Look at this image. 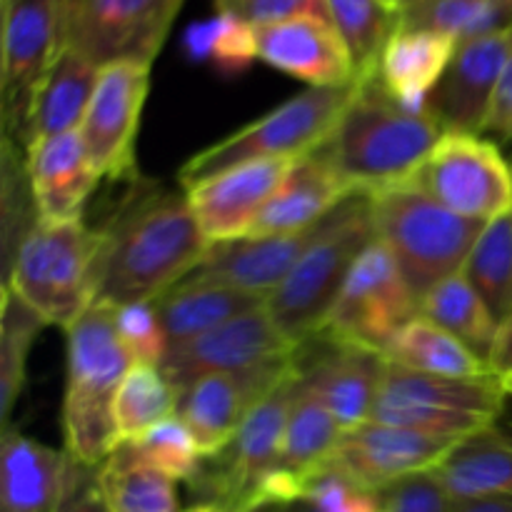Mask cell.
I'll list each match as a JSON object with an SVG mask.
<instances>
[{
    "label": "cell",
    "instance_id": "1",
    "mask_svg": "<svg viewBox=\"0 0 512 512\" xmlns=\"http://www.w3.org/2000/svg\"><path fill=\"white\" fill-rule=\"evenodd\" d=\"M95 303H155L188 278L208 253L188 195L138 175L118 213L100 228Z\"/></svg>",
    "mask_w": 512,
    "mask_h": 512
},
{
    "label": "cell",
    "instance_id": "2",
    "mask_svg": "<svg viewBox=\"0 0 512 512\" xmlns=\"http://www.w3.org/2000/svg\"><path fill=\"white\" fill-rule=\"evenodd\" d=\"M443 133L433 110L408 108L370 75L358 78L348 110L318 153L355 193L375 195L408 183Z\"/></svg>",
    "mask_w": 512,
    "mask_h": 512
},
{
    "label": "cell",
    "instance_id": "3",
    "mask_svg": "<svg viewBox=\"0 0 512 512\" xmlns=\"http://www.w3.org/2000/svg\"><path fill=\"white\" fill-rule=\"evenodd\" d=\"M65 335L68 378L63 398V450L78 463L98 468L118 448L113 405L133 360L115 330L113 305L93 303Z\"/></svg>",
    "mask_w": 512,
    "mask_h": 512
},
{
    "label": "cell",
    "instance_id": "4",
    "mask_svg": "<svg viewBox=\"0 0 512 512\" xmlns=\"http://www.w3.org/2000/svg\"><path fill=\"white\" fill-rule=\"evenodd\" d=\"M375 238L370 195H353L325 220L288 278L265 298L270 318L290 340L305 345L315 338L355 260Z\"/></svg>",
    "mask_w": 512,
    "mask_h": 512
},
{
    "label": "cell",
    "instance_id": "5",
    "mask_svg": "<svg viewBox=\"0 0 512 512\" xmlns=\"http://www.w3.org/2000/svg\"><path fill=\"white\" fill-rule=\"evenodd\" d=\"M100 228L83 218L65 223L38 220L3 273L13 288L48 325L68 330L95 303Z\"/></svg>",
    "mask_w": 512,
    "mask_h": 512
},
{
    "label": "cell",
    "instance_id": "6",
    "mask_svg": "<svg viewBox=\"0 0 512 512\" xmlns=\"http://www.w3.org/2000/svg\"><path fill=\"white\" fill-rule=\"evenodd\" d=\"M358 90V80L338 88H308L253 123L195 153L178 170L180 188L250 160H300L318 153L338 128Z\"/></svg>",
    "mask_w": 512,
    "mask_h": 512
},
{
    "label": "cell",
    "instance_id": "7",
    "mask_svg": "<svg viewBox=\"0 0 512 512\" xmlns=\"http://www.w3.org/2000/svg\"><path fill=\"white\" fill-rule=\"evenodd\" d=\"M370 203L378 240L395 255L418 303L435 285L463 273L485 228V223L460 218L408 185L380 190L370 195Z\"/></svg>",
    "mask_w": 512,
    "mask_h": 512
},
{
    "label": "cell",
    "instance_id": "8",
    "mask_svg": "<svg viewBox=\"0 0 512 512\" xmlns=\"http://www.w3.org/2000/svg\"><path fill=\"white\" fill-rule=\"evenodd\" d=\"M508 398V388L498 375L478 380L438 378L388 360L370 420L465 440L493 425L505 413Z\"/></svg>",
    "mask_w": 512,
    "mask_h": 512
},
{
    "label": "cell",
    "instance_id": "9",
    "mask_svg": "<svg viewBox=\"0 0 512 512\" xmlns=\"http://www.w3.org/2000/svg\"><path fill=\"white\" fill-rule=\"evenodd\" d=\"M420 315L398 260L375 238L355 260L315 338L388 355L395 335Z\"/></svg>",
    "mask_w": 512,
    "mask_h": 512
},
{
    "label": "cell",
    "instance_id": "10",
    "mask_svg": "<svg viewBox=\"0 0 512 512\" xmlns=\"http://www.w3.org/2000/svg\"><path fill=\"white\" fill-rule=\"evenodd\" d=\"M298 380L300 373L260 400L245 415L233 440L218 455L203 460L190 483L200 503L218 505L225 512H255L260 485L278 468Z\"/></svg>",
    "mask_w": 512,
    "mask_h": 512
},
{
    "label": "cell",
    "instance_id": "11",
    "mask_svg": "<svg viewBox=\"0 0 512 512\" xmlns=\"http://www.w3.org/2000/svg\"><path fill=\"white\" fill-rule=\"evenodd\" d=\"M185 0H60V45L98 68L158 58Z\"/></svg>",
    "mask_w": 512,
    "mask_h": 512
},
{
    "label": "cell",
    "instance_id": "12",
    "mask_svg": "<svg viewBox=\"0 0 512 512\" xmlns=\"http://www.w3.org/2000/svg\"><path fill=\"white\" fill-rule=\"evenodd\" d=\"M405 185L478 223H490L512 208V165L493 140L475 133H443Z\"/></svg>",
    "mask_w": 512,
    "mask_h": 512
},
{
    "label": "cell",
    "instance_id": "13",
    "mask_svg": "<svg viewBox=\"0 0 512 512\" xmlns=\"http://www.w3.org/2000/svg\"><path fill=\"white\" fill-rule=\"evenodd\" d=\"M60 50V0H3V140L25 155L35 95Z\"/></svg>",
    "mask_w": 512,
    "mask_h": 512
},
{
    "label": "cell",
    "instance_id": "14",
    "mask_svg": "<svg viewBox=\"0 0 512 512\" xmlns=\"http://www.w3.org/2000/svg\"><path fill=\"white\" fill-rule=\"evenodd\" d=\"M148 63L120 60L100 68L80 135L100 178L135 180V138L150 90Z\"/></svg>",
    "mask_w": 512,
    "mask_h": 512
},
{
    "label": "cell",
    "instance_id": "15",
    "mask_svg": "<svg viewBox=\"0 0 512 512\" xmlns=\"http://www.w3.org/2000/svg\"><path fill=\"white\" fill-rule=\"evenodd\" d=\"M300 350L303 345L290 340L270 318L268 308L260 305L200 338L173 345L160 370L180 393L203 375L248 373L298 358Z\"/></svg>",
    "mask_w": 512,
    "mask_h": 512
},
{
    "label": "cell",
    "instance_id": "16",
    "mask_svg": "<svg viewBox=\"0 0 512 512\" xmlns=\"http://www.w3.org/2000/svg\"><path fill=\"white\" fill-rule=\"evenodd\" d=\"M298 373L300 355L248 373L203 375L180 390L178 418L190 430L203 458H213L233 440L245 415Z\"/></svg>",
    "mask_w": 512,
    "mask_h": 512
},
{
    "label": "cell",
    "instance_id": "17",
    "mask_svg": "<svg viewBox=\"0 0 512 512\" xmlns=\"http://www.w3.org/2000/svg\"><path fill=\"white\" fill-rule=\"evenodd\" d=\"M458 443L460 440L453 438L368 420L345 430L328 468L338 470L370 493H380L408 475L438 470Z\"/></svg>",
    "mask_w": 512,
    "mask_h": 512
},
{
    "label": "cell",
    "instance_id": "18",
    "mask_svg": "<svg viewBox=\"0 0 512 512\" xmlns=\"http://www.w3.org/2000/svg\"><path fill=\"white\" fill-rule=\"evenodd\" d=\"M293 165L295 160H250L185 188L205 240L213 245L248 238L260 210L283 185Z\"/></svg>",
    "mask_w": 512,
    "mask_h": 512
},
{
    "label": "cell",
    "instance_id": "19",
    "mask_svg": "<svg viewBox=\"0 0 512 512\" xmlns=\"http://www.w3.org/2000/svg\"><path fill=\"white\" fill-rule=\"evenodd\" d=\"M512 53V28L460 43L430 95V110L445 133L483 135L495 90Z\"/></svg>",
    "mask_w": 512,
    "mask_h": 512
},
{
    "label": "cell",
    "instance_id": "20",
    "mask_svg": "<svg viewBox=\"0 0 512 512\" xmlns=\"http://www.w3.org/2000/svg\"><path fill=\"white\" fill-rule=\"evenodd\" d=\"M318 343L323 350H300V385L330 410L343 433L368 423L388 358L355 345Z\"/></svg>",
    "mask_w": 512,
    "mask_h": 512
},
{
    "label": "cell",
    "instance_id": "21",
    "mask_svg": "<svg viewBox=\"0 0 512 512\" xmlns=\"http://www.w3.org/2000/svg\"><path fill=\"white\" fill-rule=\"evenodd\" d=\"M258 58L310 88H338L358 80L353 58L333 23L320 18H290L260 25Z\"/></svg>",
    "mask_w": 512,
    "mask_h": 512
},
{
    "label": "cell",
    "instance_id": "22",
    "mask_svg": "<svg viewBox=\"0 0 512 512\" xmlns=\"http://www.w3.org/2000/svg\"><path fill=\"white\" fill-rule=\"evenodd\" d=\"M38 220L65 223L83 218V208L100 183L80 130L50 135L25 150Z\"/></svg>",
    "mask_w": 512,
    "mask_h": 512
},
{
    "label": "cell",
    "instance_id": "23",
    "mask_svg": "<svg viewBox=\"0 0 512 512\" xmlns=\"http://www.w3.org/2000/svg\"><path fill=\"white\" fill-rule=\"evenodd\" d=\"M323 223L290 235H265V238L213 243L198 268L190 273V278L233 285V288L265 300L288 278L300 255L318 238Z\"/></svg>",
    "mask_w": 512,
    "mask_h": 512
},
{
    "label": "cell",
    "instance_id": "24",
    "mask_svg": "<svg viewBox=\"0 0 512 512\" xmlns=\"http://www.w3.org/2000/svg\"><path fill=\"white\" fill-rule=\"evenodd\" d=\"M353 195H358L353 185L320 153L295 160L288 178L260 210L248 238L290 235L315 228Z\"/></svg>",
    "mask_w": 512,
    "mask_h": 512
},
{
    "label": "cell",
    "instance_id": "25",
    "mask_svg": "<svg viewBox=\"0 0 512 512\" xmlns=\"http://www.w3.org/2000/svg\"><path fill=\"white\" fill-rule=\"evenodd\" d=\"M455 50L458 40L453 35L400 25L385 45L375 75L403 105L430 108V95L438 88Z\"/></svg>",
    "mask_w": 512,
    "mask_h": 512
},
{
    "label": "cell",
    "instance_id": "26",
    "mask_svg": "<svg viewBox=\"0 0 512 512\" xmlns=\"http://www.w3.org/2000/svg\"><path fill=\"white\" fill-rule=\"evenodd\" d=\"M68 453L18 430H3L0 512H53L63 488Z\"/></svg>",
    "mask_w": 512,
    "mask_h": 512
},
{
    "label": "cell",
    "instance_id": "27",
    "mask_svg": "<svg viewBox=\"0 0 512 512\" xmlns=\"http://www.w3.org/2000/svg\"><path fill=\"white\" fill-rule=\"evenodd\" d=\"M260 305H265V300L258 295L190 275L155 300L170 348L200 338Z\"/></svg>",
    "mask_w": 512,
    "mask_h": 512
},
{
    "label": "cell",
    "instance_id": "28",
    "mask_svg": "<svg viewBox=\"0 0 512 512\" xmlns=\"http://www.w3.org/2000/svg\"><path fill=\"white\" fill-rule=\"evenodd\" d=\"M438 473L455 500L512 498V418L503 413L493 425L460 440Z\"/></svg>",
    "mask_w": 512,
    "mask_h": 512
},
{
    "label": "cell",
    "instance_id": "29",
    "mask_svg": "<svg viewBox=\"0 0 512 512\" xmlns=\"http://www.w3.org/2000/svg\"><path fill=\"white\" fill-rule=\"evenodd\" d=\"M98 73L100 68L93 60L80 55L78 50L60 45L58 55L50 63L38 95H35L25 150L38 140L50 138V135L80 130V123L88 113L90 98L95 93Z\"/></svg>",
    "mask_w": 512,
    "mask_h": 512
},
{
    "label": "cell",
    "instance_id": "30",
    "mask_svg": "<svg viewBox=\"0 0 512 512\" xmlns=\"http://www.w3.org/2000/svg\"><path fill=\"white\" fill-rule=\"evenodd\" d=\"M340 438H343V428L335 423L330 410L298 380L278 470H283L305 495V485L330 465Z\"/></svg>",
    "mask_w": 512,
    "mask_h": 512
},
{
    "label": "cell",
    "instance_id": "31",
    "mask_svg": "<svg viewBox=\"0 0 512 512\" xmlns=\"http://www.w3.org/2000/svg\"><path fill=\"white\" fill-rule=\"evenodd\" d=\"M108 512H183L175 480L143 460L133 443H120L95 468Z\"/></svg>",
    "mask_w": 512,
    "mask_h": 512
},
{
    "label": "cell",
    "instance_id": "32",
    "mask_svg": "<svg viewBox=\"0 0 512 512\" xmlns=\"http://www.w3.org/2000/svg\"><path fill=\"white\" fill-rule=\"evenodd\" d=\"M385 358L415 373L438 375V378L478 380L495 375L480 355H475L468 345H463L448 330L438 328L423 315L410 320L395 335Z\"/></svg>",
    "mask_w": 512,
    "mask_h": 512
},
{
    "label": "cell",
    "instance_id": "33",
    "mask_svg": "<svg viewBox=\"0 0 512 512\" xmlns=\"http://www.w3.org/2000/svg\"><path fill=\"white\" fill-rule=\"evenodd\" d=\"M420 315L438 328L448 330L453 338L468 345L475 355H480L488 363L500 323L463 273L435 285L420 300Z\"/></svg>",
    "mask_w": 512,
    "mask_h": 512
},
{
    "label": "cell",
    "instance_id": "34",
    "mask_svg": "<svg viewBox=\"0 0 512 512\" xmlns=\"http://www.w3.org/2000/svg\"><path fill=\"white\" fill-rule=\"evenodd\" d=\"M180 393L155 365H130L113 405L115 435L120 443H135L163 420L178 415Z\"/></svg>",
    "mask_w": 512,
    "mask_h": 512
},
{
    "label": "cell",
    "instance_id": "35",
    "mask_svg": "<svg viewBox=\"0 0 512 512\" xmlns=\"http://www.w3.org/2000/svg\"><path fill=\"white\" fill-rule=\"evenodd\" d=\"M328 8L330 20L353 58L355 75L370 78L378 73L380 55L403 20L398 5L388 0H328Z\"/></svg>",
    "mask_w": 512,
    "mask_h": 512
},
{
    "label": "cell",
    "instance_id": "36",
    "mask_svg": "<svg viewBox=\"0 0 512 512\" xmlns=\"http://www.w3.org/2000/svg\"><path fill=\"white\" fill-rule=\"evenodd\" d=\"M45 325L48 323L13 288L3 285V295H0V423H3V430H10L13 408L23 390L30 348Z\"/></svg>",
    "mask_w": 512,
    "mask_h": 512
},
{
    "label": "cell",
    "instance_id": "37",
    "mask_svg": "<svg viewBox=\"0 0 512 512\" xmlns=\"http://www.w3.org/2000/svg\"><path fill=\"white\" fill-rule=\"evenodd\" d=\"M183 53L193 63L213 65L225 78L245 73L260 60L255 25L230 13H215L213 18L190 23L183 33Z\"/></svg>",
    "mask_w": 512,
    "mask_h": 512
},
{
    "label": "cell",
    "instance_id": "38",
    "mask_svg": "<svg viewBox=\"0 0 512 512\" xmlns=\"http://www.w3.org/2000/svg\"><path fill=\"white\" fill-rule=\"evenodd\" d=\"M498 323L512 315V208L485 223L463 268Z\"/></svg>",
    "mask_w": 512,
    "mask_h": 512
},
{
    "label": "cell",
    "instance_id": "39",
    "mask_svg": "<svg viewBox=\"0 0 512 512\" xmlns=\"http://www.w3.org/2000/svg\"><path fill=\"white\" fill-rule=\"evenodd\" d=\"M400 25L438 30L453 35L460 45L512 28V5L508 0H430L405 10Z\"/></svg>",
    "mask_w": 512,
    "mask_h": 512
},
{
    "label": "cell",
    "instance_id": "40",
    "mask_svg": "<svg viewBox=\"0 0 512 512\" xmlns=\"http://www.w3.org/2000/svg\"><path fill=\"white\" fill-rule=\"evenodd\" d=\"M133 448L138 450L140 458L148 460L153 468L173 478L175 483H193L205 460L198 443L178 415L148 430L143 438L135 440Z\"/></svg>",
    "mask_w": 512,
    "mask_h": 512
},
{
    "label": "cell",
    "instance_id": "41",
    "mask_svg": "<svg viewBox=\"0 0 512 512\" xmlns=\"http://www.w3.org/2000/svg\"><path fill=\"white\" fill-rule=\"evenodd\" d=\"M115 330L133 365H160L170 353V340L155 303H130L115 308Z\"/></svg>",
    "mask_w": 512,
    "mask_h": 512
},
{
    "label": "cell",
    "instance_id": "42",
    "mask_svg": "<svg viewBox=\"0 0 512 512\" xmlns=\"http://www.w3.org/2000/svg\"><path fill=\"white\" fill-rule=\"evenodd\" d=\"M385 512H453L455 498L438 470L408 475L378 493Z\"/></svg>",
    "mask_w": 512,
    "mask_h": 512
},
{
    "label": "cell",
    "instance_id": "43",
    "mask_svg": "<svg viewBox=\"0 0 512 512\" xmlns=\"http://www.w3.org/2000/svg\"><path fill=\"white\" fill-rule=\"evenodd\" d=\"M305 500L320 512H380L378 493L360 488L333 468H325L305 485Z\"/></svg>",
    "mask_w": 512,
    "mask_h": 512
},
{
    "label": "cell",
    "instance_id": "44",
    "mask_svg": "<svg viewBox=\"0 0 512 512\" xmlns=\"http://www.w3.org/2000/svg\"><path fill=\"white\" fill-rule=\"evenodd\" d=\"M215 8L218 13L235 15L255 28L280 23V20L303 18V15L333 23L328 0H215Z\"/></svg>",
    "mask_w": 512,
    "mask_h": 512
},
{
    "label": "cell",
    "instance_id": "45",
    "mask_svg": "<svg viewBox=\"0 0 512 512\" xmlns=\"http://www.w3.org/2000/svg\"><path fill=\"white\" fill-rule=\"evenodd\" d=\"M53 512H108L95 480V468H88L68 455L63 488Z\"/></svg>",
    "mask_w": 512,
    "mask_h": 512
},
{
    "label": "cell",
    "instance_id": "46",
    "mask_svg": "<svg viewBox=\"0 0 512 512\" xmlns=\"http://www.w3.org/2000/svg\"><path fill=\"white\" fill-rule=\"evenodd\" d=\"M483 133L495 135L500 140H512V53L503 70V78L498 83V90H495Z\"/></svg>",
    "mask_w": 512,
    "mask_h": 512
},
{
    "label": "cell",
    "instance_id": "47",
    "mask_svg": "<svg viewBox=\"0 0 512 512\" xmlns=\"http://www.w3.org/2000/svg\"><path fill=\"white\" fill-rule=\"evenodd\" d=\"M488 363L498 378H512V315L500 323L498 338H495L493 353H490Z\"/></svg>",
    "mask_w": 512,
    "mask_h": 512
},
{
    "label": "cell",
    "instance_id": "48",
    "mask_svg": "<svg viewBox=\"0 0 512 512\" xmlns=\"http://www.w3.org/2000/svg\"><path fill=\"white\" fill-rule=\"evenodd\" d=\"M453 512H512V498H503V495L460 498L453 503Z\"/></svg>",
    "mask_w": 512,
    "mask_h": 512
},
{
    "label": "cell",
    "instance_id": "49",
    "mask_svg": "<svg viewBox=\"0 0 512 512\" xmlns=\"http://www.w3.org/2000/svg\"><path fill=\"white\" fill-rule=\"evenodd\" d=\"M258 512H320V510L315 508V505L310 503V500L300 498V500H295V503L275 505V508H263V510H258Z\"/></svg>",
    "mask_w": 512,
    "mask_h": 512
},
{
    "label": "cell",
    "instance_id": "50",
    "mask_svg": "<svg viewBox=\"0 0 512 512\" xmlns=\"http://www.w3.org/2000/svg\"><path fill=\"white\" fill-rule=\"evenodd\" d=\"M183 512H225V510L218 508V505H210V503H195V505H190V508L183 510Z\"/></svg>",
    "mask_w": 512,
    "mask_h": 512
},
{
    "label": "cell",
    "instance_id": "51",
    "mask_svg": "<svg viewBox=\"0 0 512 512\" xmlns=\"http://www.w3.org/2000/svg\"><path fill=\"white\" fill-rule=\"evenodd\" d=\"M425 3H430V0H398V8H400V13H405V10H413V8H418V5H425Z\"/></svg>",
    "mask_w": 512,
    "mask_h": 512
},
{
    "label": "cell",
    "instance_id": "52",
    "mask_svg": "<svg viewBox=\"0 0 512 512\" xmlns=\"http://www.w3.org/2000/svg\"><path fill=\"white\" fill-rule=\"evenodd\" d=\"M503 383H505V388H508V393L512 395V378H508V380H503Z\"/></svg>",
    "mask_w": 512,
    "mask_h": 512
},
{
    "label": "cell",
    "instance_id": "53",
    "mask_svg": "<svg viewBox=\"0 0 512 512\" xmlns=\"http://www.w3.org/2000/svg\"><path fill=\"white\" fill-rule=\"evenodd\" d=\"M388 3H393V5H398V0H388Z\"/></svg>",
    "mask_w": 512,
    "mask_h": 512
},
{
    "label": "cell",
    "instance_id": "54",
    "mask_svg": "<svg viewBox=\"0 0 512 512\" xmlns=\"http://www.w3.org/2000/svg\"><path fill=\"white\" fill-rule=\"evenodd\" d=\"M380 512H385V510H383V505H380Z\"/></svg>",
    "mask_w": 512,
    "mask_h": 512
},
{
    "label": "cell",
    "instance_id": "55",
    "mask_svg": "<svg viewBox=\"0 0 512 512\" xmlns=\"http://www.w3.org/2000/svg\"><path fill=\"white\" fill-rule=\"evenodd\" d=\"M508 3H510V5H512V0H508Z\"/></svg>",
    "mask_w": 512,
    "mask_h": 512
},
{
    "label": "cell",
    "instance_id": "56",
    "mask_svg": "<svg viewBox=\"0 0 512 512\" xmlns=\"http://www.w3.org/2000/svg\"><path fill=\"white\" fill-rule=\"evenodd\" d=\"M510 165H512V160H510Z\"/></svg>",
    "mask_w": 512,
    "mask_h": 512
}]
</instances>
